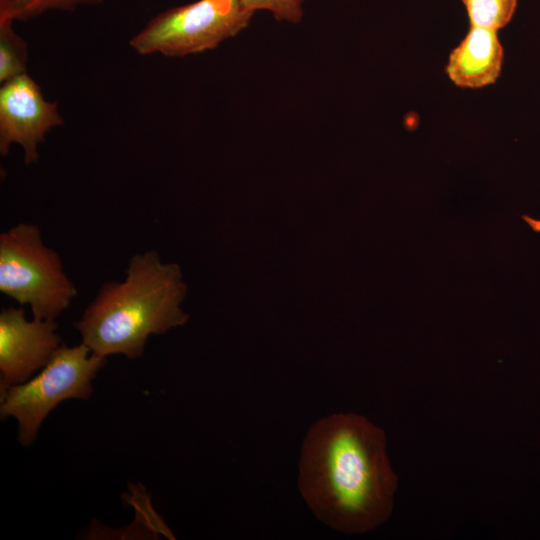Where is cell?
I'll return each instance as SVG.
<instances>
[{
  "mask_svg": "<svg viewBox=\"0 0 540 540\" xmlns=\"http://www.w3.org/2000/svg\"><path fill=\"white\" fill-rule=\"evenodd\" d=\"M382 428L356 413H333L305 434L297 485L314 516L344 534H363L388 520L398 478Z\"/></svg>",
  "mask_w": 540,
  "mask_h": 540,
  "instance_id": "obj_1",
  "label": "cell"
},
{
  "mask_svg": "<svg viewBox=\"0 0 540 540\" xmlns=\"http://www.w3.org/2000/svg\"><path fill=\"white\" fill-rule=\"evenodd\" d=\"M186 284L179 266L164 263L154 250L133 255L121 282L101 286L75 328L92 353L139 358L151 335L183 325L180 304Z\"/></svg>",
  "mask_w": 540,
  "mask_h": 540,
  "instance_id": "obj_2",
  "label": "cell"
},
{
  "mask_svg": "<svg viewBox=\"0 0 540 540\" xmlns=\"http://www.w3.org/2000/svg\"><path fill=\"white\" fill-rule=\"evenodd\" d=\"M0 291L28 305L33 318L55 320L77 295L59 254L36 224L21 222L0 234Z\"/></svg>",
  "mask_w": 540,
  "mask_h": 540,
  "instance_id": "obj_3",
  "label": "cell"
},
{
  "mask_svg": "<svg viewBox=\"0 0 540 540\" xmlns=\"http://www.w3.org/2000/svg\"><path fill=\"white\" fill-rule=\"evenodd\" d=\"M106 357L91 352L84 343L62 345L40 372L0 394V415L14 417L19 426V441L31 444L47 415L67 399L90 398L92 380L104 366Z\"/></svg>",
  "mask_w": 540,
  "mask_h": 540,
  "instance_id": "obj_4",
  "label": "cell"
},
{
  "mask_svg": "<svg viewBox=\"0 0 540 540\" xmlns=\"http://www.w3.org/2000/svg\"><path fill=\"white\" fill-rule=\"evenodd\" d=\"M253 14L241 0H198L160 12L129 45L140 55L182 57L204 52L237 35Z\"/></svg>",
  "mask_w": 540,
  "mask_h": 540,
  "instance_id": "obj_5",
  "label": "cell"
},
{
  "mask_svg": "<svg viewBox=\"0 0 540 540\" xmlns=\"http://www.w3.org/2000/svg\"><path fill=\"white\" fill-rule=\"evenodd\" d=\"M64 122L56 102L47 101L39 85L22 74L0 88V153L6 156L11 144L24 150L26 165L39 159L38 146L46 134Z\"/></svg>",
  "mask_w": 540,
  "mask_h": 540,
  "instance_id": "obj_6",
  "label": "cell"
},
{
  "mask_svg": "<svg viewBox=\"0 0 540 540\" xmlns=\"http://www.w3.org/2000/svg\"><path fill=\"white\" fill-rule=\"evenodd\" d=\"M55 320H28L23 307L0 313V394L41 370L62 346Z\"/></svg>",
  "mask_w": 540,
  "mask_h": 540,
  "instance_id": "obj_7",
  "label": "cell"
},
{
  "mask_svg": "<svg viewBox=\"0 0 540 540\" xmlns=\"http://www.w3.org/2000/svg\"><path fill=\"white\" fill-rule=\"evenodd\" d=\"M497 32L469 26L464 38L450 52L445 67L454 85L478 89L497 81L504 62V49Z\"/></svg>",
  "mask_w": 540,
  "mask_h": 540,
  "instance_id": "obj_8",
  "label": "cell"
},
{
  "mask_svg": "<svg viewBox=\"0 0 540 540\" xmlns=\"http://www.w3.org/2000/svg\"><path fill=\"white\" fill-rule=\"evenodd\" d=\"M0 22V83L27 73L28 46L12 27Z\"/></svg>",
  "mask_w": 540,
  "mask_h": 540,
  "instance_id": "obj_9",
  "label": "cell"
},
{
  "mask_svg": "<svg viewBox=\"0 0 540 540\" xmlns=\"http://www.w3.org/2000/svg\"><path fill=\"white\" fill-rule=\"evenodd\" d=\"M472 26L498 31L513 18L518 0H461Z\"/></svg>",
  "mask_w": 540,
  "mask_h": 540,
  "instance_id": "obj_10",
  "label": "cell"
},
{
  "mask_svg": "<svg viewBox=\"0 0 540 540\" xmlns=\"http://www.w3.org/2000/svg\"><path fill=\"white\" fill-rule=\"evenodd\" d=\"M104 0H13L14 20L27 21L51 10L75 11L81 6L102 4Z\"/></svg>",
  "mask_w": 540,
  "mask_h": 540,
  "instance_id": "obj_11",
  "label": "cell"
},
{
  "mask_svg": "<svg viewBox=\"0 0 540 540\" xmlns=\"http://www.w3.org/2000/svg\"><path fill=\"white\" fill-rule=\"evenodd\" d=\"M304 0H241L242 5L255 12L257 10H268L273 13L279 21L297 23L302 20Z\"/></svg>",
  "mask_w": 540,
  "mask_h": 540,
  "instance_id": "obj_12",
  "label": "cell"
},
{
  "mask_svg": "<svg viewBox=\"0 0 540 540\" xmlns=\"http://www.w3.org/2000/svg\"><path fill=\"white\" fill-rule=\"evenodd\" d=\"M12 11L13 0H0V22L14 21Z\"/></svg>",
  "mask_w": 540,
  "mask_h": 540,
  "instance_id": "obj_13",
  "label": "cell"
},
{
  "mask_svg": "<svg viewBox=\"0 0 540 540\" xmlns=\"http://www.w3.org/2000/svg\"><path fill=\"white\" fill-rule=\"evenodd\" d=\"M526 221H528L530 223V225L536 229L537 231H540V222L539 221H534L526 216L523 217Z\"/></svg>",
  "mask_w": 540,
  "mask_h": 540,
  "instance_id": "obj_14",
  "label": "cell"
}]
</instances>
